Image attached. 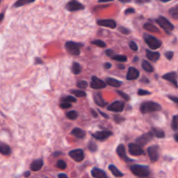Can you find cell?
<instances>
[{
  "label": "cell",
  "mask_w": 178,
  "mask_h": 178,
  "mask_svg": "<svg viewBox=\"0 0 178 178\" xmlns=\"http://www.w3.org/2000/svg\"><path fill=\"white\" fill-rule=\"evenodd\" d=\"M162 109L159 103L153 102V101H146L144 102L140 106L141 112L143 114H148L155 111H158Z\"/></svg>",
  "instance_id": "obj_1"
},
{
  "label": "cell",
  "mask_w": 178,
  "mask_h": 178,
  "mask_svg": "<svg viewBox=\"0 0 178 178\" xmlns=\"http://www.w3.org/2000/svg\"><path fill=\"white\" fill-rule=\"evenodd\" d=\"M130 170L135 175L138 177H147L150 174V170L148 166L145 165H139L135 164L130 167Z\"/></svg>",
  "instance_id": "obj_2"
},
{
  "label": "cell",
  "mask_w": 178,
  "mask_h": 178,
  "mask_svg": "<svg viewBox=\"0 0 178 178\" xmlns=\"http://www.w3.org/2000/svg\"><path fill=\"white\" fill-rule=\"evenodd\" d=\"M155 22H156V24H157L162 29H163L164 31L167 32L168 34H170L171 31L174 30L175 27L174 25H173V24L171 23L169 19H167L166 18H164L163 16L158 17L157 18L155 19Z\"/></svg>",
  "instance_id": "obj_3"
},
{
  "label": "cell",
  "mask_w": 178,
  "mask_h": 178,
  "mask_svg": "<svg viewBox=\"0 0 178 178\" xmlns=\"http://www.w3.org/2000/svg\"><path fill=\"white\" fill-rule=\"evenodd\" d=\"M144 38L145 43L148 45V46L152 50H156L161 47L162 45V41L157 39L155 37H153L152 35L149 34H144Z\"/></svg>",
  "instance_id": "obj_4"
},
{
  "label": "cell",
  "mask_w": 178,
  "mask_h": 178,
  "mask_svg": "<svg viewBox=\"0 0 178 178\" xmlns=\"http://www.w3.org/2000/svg\"><path fill=\"white\" fill-rule=\"evenodd\" d=\"M82 46H83V45H81V44H77V43L71 41L66 42V44H65L66 50L71 55H73V56H78V55H80V52H81V50L80 49H81Z\"/></svg>",
  "instance_id": "obj_5"
},
{
  "label": "cell",
  "mask_w": 178,
  "mask_h": 178,
  "mask_svg": "<svg viewBox=\"0 0 178 178\" xmlns=\"http://www.w3.org/2000/svg\"><path fill=\"white\" fill-rule=\"evenodd\" d=\"M66 9L69 12H76V11H80V10H83L84 9V5L82 4L77 0H71L66 4Z\"/></svg>",
  "instance_id": "obj_6"
},
{
  "label": "cell",
  "mask_w": 178,
  "mask_h": 178,
  "mask_svg": "<svg viewBox=\"0 0 178 178\" xmlns=\"http://www.w3.org/2000/svg\"><path fill=\"white\" fill-rule=\"evenodd\" d=\"M69 155L74 161H76L77 163H80L84 158V152H83L82 149H73L71 151L69 152Z\"/></svg>",
  "instance_id": "obj_7"
},
{
  "label": "cell",
  "mask_w": 178,
  "mask_h": 178,
  "mask_svg": "<svg viewBox=\"0 0 178 178\" xmlns=\"http://www.w3.org/2000/svg\"><path fill=\"white\" fill-rule=\"evenodd\" d=\"M129 154L132 155H143L145 154L142 146L137 143L129 144Z\"/></svg>",
  "instance_id": "obj_8"
},
{
  "label": "cell",
  "mask_w": 178,
  "mask_h": 178,
  "mask_svg": "<svg viewBox=\"0 0 178 178\" xmlns=\"http://www.w3.org/2000/svg\"><path fill=\"white\" fill-rule=\"evenodd\" d=\"M148 154L151 162L155 163L159 158V148L156 145H152L148 148Z\"/></svg>",
  "instance_id": "obj_9"
},
{
  "label": "cell",
  "mask_w": 178,
  "mask_h": 178,
  "mask_svg": "<svg viewBox=\"0 0 178 178\" xmlns=\"http://www.w3.org/2000/svg\"><path fill=\"white\" fill-rule=\"evenodd\" d=\"M107 83L102 81V79H100L97 76H92L91 82V87L92 89H95V90H98V89H103V88L106 87Z\"/></svg>",
  "instance_id": "obj_10"
},
{
  "label": "cell",
  "mask_w": 178,
  "mask_h": 178,
  "mask_svg": "<svg viewBox=\"0 0 178 178\" xmlns=\"http://www.w3.org/2000/svg\"><path fill=\"white\" fill-rule=\"evenodd\" d=\"M123 109H124V102L121 101H115L107 108V110L113 112H122Z\"/></svg>",
  "instance_id": "obj_11"
},
{
  "label": "cell",
  "mask_w": 178,
  "mask_h": 178,
  "mask_svg": "<svg viewBox=\"0 0 178 178\" xmlns=\"http://www.w3.org/2000/svg\"><path fill=\"white\" fill-rule=\"evenodd\" d=\"M117 154H118L120 158L122 160H123L124 162H127V163H131L133 162L132 159H130L128 157V155H126V149H125V147L123 144H119L117 148Z\"/></svg>",
  "instance_id": "obj_12"
},
{
  "label": "cell",
  "mask_w": 178,
  "mask_h": 178,
  "mask_svg": "<svg viewBox=\"0 0 178 178\" xmlns=\"http://www.w3.org/2000/svg\"><path fill=\"white\" fill-rule=\"evenodd\" d=\"M112 135V132L110 130H102V131H97V132L93 133L92 137L96 138L97 140L103 141L106 140L107 138H109Z\"/></svg>",
  "instance_id": "obj_13"
},
{
  "label": "cell",
  "mask_w": 178,
  "mask_h": 178,
  "mask_svg": "<svg viewBox=\"0 0 178 178\" xmlns=\"http://www.w3.org/2000/svg\"><path fill=\"white\" fill-rule=\"evenodd\" d=\"M152 137H153V134L150 131V132L145 133L144 135H142L141 137L137 138L136 142H137V144H138L141 146H144L145 144H147L149 141L151 140Z\"/></svg>",
  "instance_id": "obj_14"
},
{
  "label": "cell",
  "mask_w": 178,
  "mask_h": 178,
  "mask_svg": "<svg viewBox=\"0 0 178 178\" xmlns=\"http://www.w3.org/2000/svg\"><path fill=\"white\" fill-rule=\"evenodd\" d=\"M163 79L167 80L169 82H170L172 84H174L175 87H178V83H177V74L175 72H169L165 75L163 76Z\"/></svg>",
  "instance_id": "obj_15"
},
{
  "label": "cell",
  "mask_w": 178,
  "mask_h": 178,
  "mask_svg": "<svg viewBox=\"0 0 178 178\" xmlns=\"http://www.w3.org/2000/svg\"><path fill=\"white\" fill-rule=\"evenodd\" d=\"M97 24L100 26L107 27V28H110V29H115L117 27V23L116 21H114L112 19H102V20H98L97 21Z\"/></svg>",
  "instance_id": "obj_16"
},
{
  "label": "cell",
  "mask_w": 178,
  "mask_h": 178,
  "mask_svg": "<svg viewBox=\"0 0 178 178\" xmlns=\"http://www.w3.org/2000/svg\"><path fill=\"white\" fill-rule=\"evenodd\" d=\"M140 72L138 70H137L134 67H129L128 73H127V76H126V79L129 80V81H132V80H136L138 78Z\"/></svg>",
  "instance_id": "obj_17"
},
{
  "label": "cell",
  "mask_w": 178,
  "mask_h": 178,
  "mask_svg": "<svg viewBox=\"0 0 178 178\" xmlns=\"http://www.w3.org/2000/svg\"><path fill=\"white\" fill-rule=\"evenodd\" d=\"M91 175L95 178L108 177V175H106V173L102 170H101V169H98V168H94V169L91 170Z\"/></svg>",
  "instance_id": "obj_18"
},
{
  "label": "cell",
  "mask_w": 178,
  "mask_h": 178,
  "mask_svg": "<svg viewBox=\"0 0 178 178\" xmlns=\"http://www.w3.org/2000/svg\"><path fill=\"white\" fill-rule=\"evenodd\" d=\"M44 165V161L43 159L34 160L31 164H30V170L32 171H38L41 170Z\"/></svg>",
  "instance_id": "obj_19"
},
{
  "label": "cell",
  "mask_w": 178,
  "mask_h": 178,
  "mask_svg": "<svg viewBox=\"0 0 178 178\" xmlns=\"http://www.w3.org/2000/svg\"><path fill=\"white\" fill-rule=\"evenodd\" d=\"M93 97H94V101H95L97 105H98L100 107L106 106L107 102L103 100L101 93H95L94 96H93Z\"/></svg>",
  "instance_id": "obj_20"
},
{
  "label": "cell",
  "mask_w": 178,
  "mask_h": 178,
  "mask_svg": "<svg viewBox=\"0 0 178 178\" xmlns=\"http://www.w3.org/2000/svg\"><path fill=\"white\" fill-rule=\"evenodd\" d=\"M146 56L148 57L149 60L153 61V62H156L160 58V53L159 52H155L149 50H146Z\"/></svg>",
  "instance_id": "obj_21"
},
{
  "label": "cell",
  "mask_w": 178,
  "mask_h": 178,
  "mask_svg": "<svg viewBox=\"0 0 178 178\" xmlns=\"http://www.w3.org/2000/svg\"><path fill=\"white\" fill-rule=\"evenodd\" d=\"M0 153L4 155H10L12 154V149L8 144L0 143Z\"/></svg>",
  "instance_id": "obj_22"
},
{
  "label": "cell",
  "mask_w": 178,
  "mask_h": 178,
  "mask_svg": "<svg viewBox=\"0 0 178 178\" xmlns=\"http://www.w3.org/2000/svg\"><path fill=\"white\" fill-rule=\"evenodd\" d=\"M71 135H73L74 137H76V138H79V139H83L85 137L86 132L83 130V129H80V128H74L72 129Z\"/></svg>",
  "instance_id": "obj_23"
},
{
  "label": "cell",
  "mask_w": 178,
  "mask_h": 178,
  "mask_svg": "<svg viewBox=\"0 0 178 178\" xmlns=\"http://www.w3.org/2000/svg\"><path fill=\"white\" fill-rule=\"evenodd\" d=\"M106 83L107 84H109V85H110V86H112V87L116 88L120 87L122 84H123L121 81L115 79V78H110V77H108V78H107Z\"/></svg>",
  "instance_id": "obj_24"
},
{
  "label": "cell",
  "mask_w": 178,
  "mask_h": 178,
  "mask_svg": "<svg viewBox=\"0 0 178 178\" xmlns=\"http://www.w3.org/2000/svg\"><path fill=\"white\" fill-rule=\"evenodd\" d=\"M109 170L111 171L112 175H113L114 176H116V177H122V176H123V174L113 164H110V166H109Z\"/></svg>",
  "instance_id": "obj_25"
},
{
  "label": "cell",
  "mask_w": 178,
  "mask_h": 178,
  "mask_svg": "<svg viewBox=\"0 0 178 178\" xmlns=\"http://www.w3.org/2000/svg\"><path fill=\"white\" fill-rule=\"evenodd\" d=\"M144 29L145 30H147V31H149V32H155V33L159 32V29L157 27H155V25H153V24L149 23L145 24L144 25Z\"/></svg>",
  "instance_id": "obj_26"
},
{
  "label": "cell",
  "mask_w": 178,
  "mask_h": 178,
  "mask_svg": "<svg viewBox=\"0 0 178 178\" xmlns=\"http://www.w3.org/2000/svg\"><path fill=\"white\" fill-rule=\"evenodd\" d=\"M151 133L153 134V136H155L157 138H163L165 137V133L163 130L160 129H156V128H152Z\"/></svg>",
  "instance_id": "obj_27"
},
{
  "label": "cell",
  "mask_w": 178,
  "mask_h": 178,
  "mask_svg": "<svg viewBox=\"0 0 178 178\" xmlns=\"http://www.w3.org/2000/svg\"><path fill=\"white\" fill-rule=\"evenodd\" d=\"M142 68L144 69L146 72H153L154 71V68L148 61L144 60L142 62Z\"/></svg>",
  "instance_id": "obj_28"
},
{
  "label": "cell",
  "mask_w": 178,
  "mask_h": 178,
  "mask_svg": "<svg viewBox=\"0 0 178 178\" xmlns=\"http://www.w3.org/2000/svg\"><path fill=\"white\" fill-rule=\"evenodd\" d=\"M33 2H35V0H18L14 4V7H21V6H24L25 4H31Z\"/></svg>",
  "instance_id": "obj_29"
},
{
  "label": "cell",
  "mask_w": 178,
  "mask_h": 178,
  "mask_svg": "<svg viewBox=\"0 0 178 178\" xmlns=\"http://www.w3.org/2000/svg\"><path fill=\"white\" fill-rule=\"evenodd\" d=\"M71 71L73 72V74H75V75H77V74H79L80 72L82 71V67H81V65L78 64V63H73V65H72V67H71Z\"/></svg>",
  "instance_id": "obj_30"
},
{
  "label": "cell",
  "mask_w": 178,
  "mask_h": 178,
  "mask_svg": "<svg viewBox=\"0 0 178 178\" xmlns=\"http://www.w3.org/2000/svg\"><path fill=\"white\" fill-rule=\"evenodd\" d=\"M169 13L171 16V18H173L175 19H178V5H175L174 7L171 8Z\"/></svg>",
  "instance_id": "obj_31"
},
{
  "label": "cell",
  "mask_w": 178,
  "mask_h": 178,
  "mask_svg": "<svg viewBox=\"0 0 178 178\" xmlns=\"http://www.w3.org/2000/svg\"><path fill=\"white\" fill-rule=\"evenodd\" d=\"M171 128L173 130L178 131V115L174 116V118L172 119V123H171Z\"/></svg>",
  "instance_id": "obj_32"
},
{
  "label": "cell",
  "mask_w": 178,
  "mask_h": 178,
  "mask_svg": "<svg viewBox=\"0 0 178 178\" xmlns=\"http://www.w3.org/2000/svg\"><path fill=\"white\" fill-rule=\"evenodd\" d=\"M73 95H75L77 97H86V93L83 91H78V90H72L71 91Z\"/></svg>",
  "instance_id": "obj_33"
},
{
  "label": "cell",
  "mask_w": 178,
  "mask_h": 178,
  "mask_svg": "<svg viewBox=\"0 0 178 178\" xmlns=\"http://www.w3.org/2000/svg\"><path fill=\"white\" fill-rule=\"evenodd\" d=\"M111 58L113 60L118 61V62H126L128 60V58L126 56H123V55H115V56H112Z\"/></svg>",
  "instance_id": "obj_34"
},
{
  "label": "cell",
  "mask_w": 178,
  "mask_h": 178,
  "mask_svg": "<svg viewBox=\"0 0 178 178\" xmlns=\"http://www.w3.org/2000/svg\"><path fill=\"white\" fill-rule=\"evenodd\" d=\"M66 117L69 118V119H71V120H75L78 117V114L76 111L75 110H71V111H69L68 113L66 114Z\"/></svg>",
  "instance_id": "obj_35"
},
{
  "label": "cell",
  "mask_w": 178,
  "mask_h": 178,
  "mask_svg": "<svg viewBox=\"0 0 178 178\" xmlns=\"http://www.w3.org/2000/svg\"><path fill=\"white\" fill-rule=\"evenodd\" d=\"M62 102H76V98L75 97H72V96H67L65 97H63L61 99Z\"/></svg>",
  "instance_id": "obj_36"
},
{
  "label": "cell",
  "mask_w": 178,
  "mask_h": 178,
  "mask_svg": "<svg viewBox=\"0 0 178 178\" xmlns=\"http://www.w3.org/2000/svg\"><path fill=\"white\" fill-rule=\"evenodd\" d=\"M91 44H92V45H95L97 46H98V47H101V48H104V47L106 46V44H105L103 41H102V40H100V39H96L94 41L91 42Z\"/></svg>",
  "instance_id": "obj_37"
},
{
  "label": "cell",
  "mask_w": 178,
  "mask_h": 178,
  "mask_svg": "<svg viewBox=\"0 0 178 178\" xmlns=\"http://www.w3.org/2000/svg\"><path fill=\"white\" fill-rule=\"evenodd\" d=\"M57 167L58 169H60V170H65L66 169V163H65V161H63V160H58L57 163Z\"/></svg>",
  "instance_id": "obj_38"
},
{
  "label": "cell",
  "mask_w": 178,
  "mask_h": 178,
  "mask_svg": "<svg viewBox=\"0 0 178 178\" xmlns=\"http://www.w3.org/2000/svg\"><path fill=\"white\" fill-rule=\"evenodd\" d=\"M77 87L80 89H85L88 87V83L84 80H80L77 82Z\"/></svg>",
  "instance_id": "obj_39"
},
{
  "label": "cell",
  "mask_w": 178,
  "mask_h": 178,
  "mask_svg": "<svg viewBox=\"0 0 178 178\" xmlns=\"http://www.w3.org/2000/svg\"><path fill=\"white\" fill-rule=\"evenodd\" d=\"M117 92H118V94L119 96H120V97H123V98L124 99L125 101H129V97L128 95H127V94H126V93H124V92H123V91H117Z\"/></svg>",
  "instance_id": "obj_40"
},
{
  "label": "cell",
  "mask_w": 178,
  "mask_h": 178,
  "mask_svg": "<svg viewBox=\"0 0 178 178\" xmlns=\"http://www.w3.org/2000/svg\"><path fill=\"white\" fill-rule=\"evenodd\" d=\"M137 94L139 96H146V95H150V92L146 90H143V89H140L137 91Z\"/></svg>",
  "instance_id": "obj_41"
},
{
  "label": "cell",
  "mask_w": 178,
  "mask_h": 178,
  "mask_svg": "<svg viewBox=\"0 0 178 178\" xmlns=\"http://www.w3.org/2000/svg\"><path fill=\"white\" fill-rule=\"evenodd\" d=\"M129 48L132 50H134V51H137L138 50V46H137V44L134 41H131L129 43Z\"/></svg>",
  "instance_id": "obj_42"
},
{
  "label": "cell",
  "mask_w": 178,
  "mask_h": 178,
  "mask_svg": "<svg viewBox=\"0 0 178 178\" xmlns=\"http://www.w3.org/2000/svg\"><path fill=\"white\" fill-rule=\"evenodd\" d=\"M89 149H90V150L92 152H95L97 150V146L93 142H91V143H89Z\"/></svg>",
  "instance_id": "obj_43"
},
{
  "label": "cell",
  "mask_w": 178,
  "mask_h": 178,
  "mask_svg": "<svg viewBox=\"0 0 178 178\" xmlns=\"http://www.w3.org/2000/svg\"><path fill=\"white\" fill-rule=\"evenodd\" d=\"M60 107L62 109H69L71 107V102H63L60 104Z\"/></svg>",
  "instance_id": "obj_44"
},
{
  "label": "cell",
  "mask_w": 178,
  "mask_h": 178,
  "mask_svg": "<svg viewBox=\"0 0 178 178\" xmlns=\"http://www.w3.org/2000/svg\"><path fill=\"white\" fill-rule=\"evenodd\" d=\"M165 57L168 60H171L174 57V52L173 51H167V52H165Z\"/></svg>",
  "instance_id": "obj_45"
},
{
  "label": "cell",
  "mask_w": 178,
  "mask_h": 178,
  "mask_svg": "<svg viewBox=\"0 0 178 178\" xmlns=\"http://www.w3.org/2000/svg\"><path fill=\"white\" fill-rule=\"evenodd\" d=\"M119 30L121 31L123 34L128 35L130 33V30L129 29H127V28H124V27H119Z\"/></svg>",
  "instance_id": "obj_46"
},
{
  "label": "cell",
  "mask_w": 178,
  "mask_h": 178,
  "mask_svg": "<svg viewBox=\"0 0 178 178\" xmlns=\"http://www.w3.org/2000/svg\"><path fill=\"white\" fill-rule=\"evenodd\" d=\"M114 120H115V122H116L117 123H122L123 121H124L125 119L123 118L120 117V116H115V117H114Z\"/></svg>",
  "instance_id": "obj_47"
},
{
  "label": "cell",
  "mask_w": 178,
  "mask_h": 178,
  "mask_svg": "<svg viewBox=\"0 0 178 178\" xmlns=\"http://www.w3.org/2000/svg\"><path fill=\"white\" fill-rule=\"evenodd\" d=\"M132 13H135V9L134 8H128L124 11L125 15H129V14H132Z\"/></svg>",
  "instance_id": "obj_48"
},
{
  "label": "cell",
  "mask_w": 178,
  "mask_h": 178,
  "mask_svg": "<svg viewBox=\"0 0 178 178\" xmlns=\"http://www.w3.org/2000/svg\"><path fill=\"white\" fill-rule=\"evenodd\" d=\"M168 97L170 99V100H172V101H173L174 102H175L176 104H178V97H174V96L169 95V96H168Z\"/></svg>",
  "instance_id": "obj_49"
},
{
  "label": "cell",
  "mask_w": 178,
  "mask_h": 178,
  "mask_svg": "<svg viewBox=\"0 0 178 178\" xmlns=\"http://www.w3.org/2000/svg\"><path fill=\"white\" fill-rule=\"evenodd\" d=\"M105 53H106V55L108 56V57H112L113 56V53H114V51L112 50H107L106 51H105Z\"/></svg>",
  "instance_id": "obj_50"
},
{
  "label": "cell",
  "mask_w": 178,
  "mask_h": 178,
  "mask_svg": "<svg viewBox=\"0 0 178 178\" xmlns=\"http://www.w3.org/2000/svg\"><path fill=\"white\" fill-rule=\"evenodd\" d=\"M111 66H112V65H111L110 63H105V64L103 65V67L106 69V70H109V69L111 68Z\"/></svg>",
  "instance_id": "obj_51"
},
{
  "label": "cell",
  "mask_w": 178,
  "mask_h": 178,
  "mask_svg": "<svg viewBox=\"0 0 178 178\" xmlns=\"http://www.w3.org/2000/svg\"><path fill=\"white\" fill-rule=\"evenodd\" d=\"M99 113L101 114V116H102V117H103V118H106V119H108V118H109V116H108L107 114L102 112L101 110H99Z\"/></svg>",
  "instance_id": "obj_52"
},
{
  "label": "cell",
  "mask_w": 178,
  "mask_h": 178,
  "mask_svg": "<svg viewBox=\"0 0 178 178\" xmlns=\"http://www.w3.org/2000/svg\"><path fill=\"white\" fill-rule=\"evenodd\" d=\"M35 64H36V65H38V64H43V61H42V59H40V58L37 57V58H36V61H35Z\"/></svg>",
  "instance_id": "obj_53"
},
{
  "label": "cell",
  "mask_w": 178,
  "mask_h": 178,
  "mask_svg": "<svg viewBox=\"0 0 178 178\" xmlns=\"http://www.w3.org/2000/svg\"><path fill=\"white\" fill-rule=\"evenodd\" d=\"M91 113H92V115H93V117H94V118H97V117H98L97 113L94 110H91Z\"/></svg>",
  "instance_id": "obj_54"
},
{
  "label": "cell",
  "mask_w": 178,
  "mask_h": 178,
  "mask_svg": "<svg viewBox=\"0 0 178 178\" xmlns=\"http://www.w3.org/2000/svg\"><path fill=\"white\" fill-rule=\"evenodd\" d=\"M58 177L61 178V177H65V178H67L68 177V175L66 174H59L58 175Z\"/></svg>",
  "instance_id": "obj_55"
},
{
  "label": "cell",
  "mask_w": 178,
  "mask_h": 178,
  "mask_svg": "<svg viewBox=\"0 0 178 178\" xmlns=\"http://www.w3.org/2000/svg\"><path fill=\"white\" fill-rule=\"evenodd\" d=\"M113 0H98L99 3H106V2H111Z\"/></svg>",
  "instance_id": "obj_56"
},
{
  "label": "cell",
  "mask_w": 178,
  "mask_h": 178,
  "mask_svg": "<svg viewBox=\"0 0 178 178\" xmlns=\"http://www.w3.org/2000/svg\"><path fill=\"white\" fill-rule=\"evenodd\" d=\"M30 171H26L24 174V176H25V177H28V176H30Z\"/></svg>",
  "instance_id": "obj_57"
},
{
  "label": "cell",
  "mask_w": 178,
  "mask_h": 178,
  "mask_svg": "<svg viewBox=\"0 0 178 178\" xmlns=\"http://www.w3.org/2000/svg\"><path fill=\"white\" fill-rule=\"evenodd\" d=\"M4 13H0V23L3 21V19H4Z\"/></svg>",
  "instance_id": "obj_58"
},
{
  "label": "cell",
  "mask_w": 178,
  "mask_h": 178,
  "mask_svg": "<svg viewBox=\"0 0 178 178\" xmlns=\"http://www.w3.org/2000/svg\"><path fill=\"white\" fill-rule=\"evenodd\" d=\"M174 138H175V142H177V143H178V133L175 134Z\"/></svg>",
  "instance_id": "obj_59"
},
{
  "label": "cell",
  "mask_w": 178,
  "mask_h": 178,
  "mask_svg": "<svg viewBox=\"0 0 178 178\" xmlns=\"http://www.w3.org/2000/svg\"><path fill=\"white\" fill-rule=\"evenodd\" d=\"M120 2H122V3H129V2H130L131 0H119Z\"/></svg>",
  "instance_id": "obj_60"
},
{
  "label": "cell",
  "mask_w": 178,
  "mask_h": 178,
  "mask_svg": "<svg viewBox=\"0 0 178 178\" xmlns=\"http://www.w3.org/2000/svg\"><path fill=\"white\" fill-rule=\"evenodd\" d=\"M161 2H163V3H166V2H169V1H170V0H160Z\"/></svg>",
  "instance_id": "obj_61"
},
{
  "label": "cell",
  "mask_w": 178,
  "mask_h": 178,
  "mask_svg": "<svg viewBox=\"0 0 178 178\" xmlns=\"http://www.w3.org/2000/svg\"><path fill=\"white\" fill-rule=\"evenodd\" d=\"M118 67H119V68L121 69V70H123V69H124V67H123V65H119V66H118Z\"/></svg>",
  "instance_id": "obj_62"
},
{
  "label": "cell",
  "mask_w": 178,
  "mask_h": 178,
  "mask_svg": "<svg viewBox=\"0 0 178 178\" xmlns=\"http://www.w3.org/2000/svg\"><path fill=\"white\" fill-rule=\"evenodd\" d=\"M137 57H135V60H134V62H137Z\"/></svg>",
  "instance_id": "obj_63"
},
{
  "label": "cell",
  "mask_w": 178,
  "mask_h": 178,
  "mask_svg": "<svg viewBox=\"0 0 178 178\" xmlns=\"http://www.w3.org/2000/svg\"><path fill=\"white\" fill-rule=\"evenodd\" d=\"M1 2H2V0H0V3H1Z\"/></svg>",
  "instance_id": "obj_64"
}]
</instances>
